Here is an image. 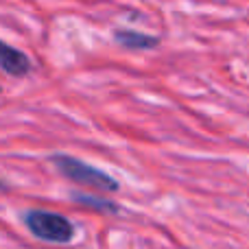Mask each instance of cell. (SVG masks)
I'll list each match as a JSON object with an SVG mask.
<instances>
[{"mask_svg":"<svg viewBox=\"0 0 249 249\" xmlns=\"http://www.w3.org/2000/svg\"><path fill=\"white\" fill-rule=\"evenodd\" d=\"M51 162L55 164V168L61 175L68 177L74 184L88 186V188H94V190H103V193H116L118 190V181L114 177H109L107 173L99 171V168L90 166V164L81 162V160L72 158V155L57 153L51 158Z\"/></svg>","mask_w":249,"mask_h":249,"instance_id":"cell-1","label":"cell"},{"mask_svg":"<svg viewBox=\"0 0 249 249\" xmlns=\"http://www.w3.org/2000/svg\"><path fill=\"white\" fill-rule=\"evenodd\" d=\"M24 223L33 236L46 243H70L74 236L72 223L57 212L29 210L24 214Z\"/></svg>","mask_w":249,"mask_h":249,"instance_id":"cell-2","label":"cell"},{"mask_svg":"<svg viewBox=\"0 0 249 249\" xmlns=\"http://www.w3.org/2000/svg\"><path fill=\"white\" fill-rule=\"evenodd\" d=\"M31 68H33V64H31V59L24 53L0 39V70L4 74L20 79V77H26L31 72Z\"/></svg>","mask_w":249,"mask_h":249,"instance_id":"cell-3","label":"cell"},{"mask_svg":"<svg viewBox=\"0 0 249 249\" xmlns=\"http://www.w3.org/2000/svg\"><path fill=\"white\" fill-rule=\"evenodd\" d=\"M114 39L121 44L123 48L129 51H151L160 44V37L149 33H140V31H129V29H116L114 31Z\"/></svg>","mask_w":249,"mask_h":249,"instance_id":"cell-4","label":"cell"},{"mask_svg":"<svg viewBox=\"0 0 249 249\" xmlns=\"http://www.w3.org/2000/svg\"><path fill=\"white\" fill-rule=\"evenodd\" d=\"M74 201L83 203V206L96 208V210H109V212H118V206H114V203H109L107 199H96V197H90V195H81V193H77V195H74Z\"/></svg>","mask_w":249,"mask_h":249,"instance_id":"cell-5","label":"cell"},{"mask_svg":"<svg viewBox=\"0 0 249 249\" xmlns=\"http://www.w3.org/2000/svg\"><path fill=\"white\" fill-rule=\"evenodd\" d=\"M4 190H7V186H4L2 181H0V193H4Z\"/></svg>","mask_w":249,"mask_h":249,"instance_id":"cell-6","label":"cell"}]
</instances>
